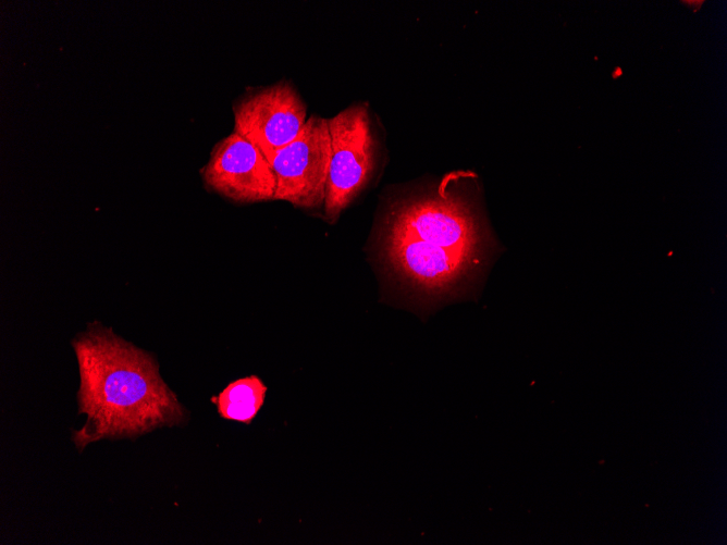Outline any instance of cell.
<instances>
[{
    "label": "cell",
    "mask_w": 727,
    "mask_h": 545,
    "mask_svg": "<svg viewBox=\"0 0 727 545\" xmlns=\"http://www.w3.org/2000/svg\"><path fill=\"white\" fill-rule=\"evenodd\" d=\"M79 371L77 400L85 425L78 449L102 438L135 437L181 424L185 410L159 373L156 359L94 322L72 342Z\"/></svg>",
    "instance_id": "cell-1"
},
{
    "label": "cell",
    "mask_w": 727,
    "mask_h": 545,
    "mask_svg": "<svg viewBox=\"0 0 727 545\" xmlns=\"http://www.w3.org/2000/svg\"><path fill=\"white\" fill-rule=\"evenodd\" d=\"M383 235L422 240L478 261L484 256L486 238L469 202L442 191L396 202L387 214Z\"/></svg>",
    "instance_id": "cell-2"
},
{
    "label": "cell",
    "mask_w": 727,
    "mask_h": 545,
    "mask_svg": "<svg viewBox=\"0 0 727 545\" xmlns=\"http://www.w3.org/2000/svg\"><path fill=\"white\" fill-rule=\"evenodd\" d=\"M331 159L324 199L325 218L336 221L370 181L378 139L369 109L353 104L328 119Z\"/></svg>",
    "instance_id": "cell-3"
},
{
    "label": "cell",
    "mask_w": 727,
    "mask_h": 545,
    "mask_svg": "<svg viewBox=\"0 0 727 545\" xmlns=\"http://www.w3.org/2000/svg\"><path fill=\"white\" fill-rule=\"evenodd\" d=\"M331 159L328 119L311 115L270 163L275 175L274 200L304 209L323 207Z\"/></svg>",
    "instance_id": "cell-4"
},
{
    "label": "cell",
    "mask_w": 727,
    "mask_h": 545,
    "mask_svg": "<svg viewBox=\"0 0 727 545\" xmlns=\"http://www.w3.org/2000/svg\"><path fill=\"white\" fill-rule=\"evenodd\" d=\"M232 109L234 132L256 145L269 162L297 137L308 119L303 98L287 80L247 89Z\"/></svg>",
    "instance_id": "cell-5"
},
{
    "label": "cell",
    "mask_w": 727,
    "mask_h": 545,
    "mask_svg": "<svg viewBox=\"0 0 727 545\" xmlns=\"http://www.w3.org/2000/svg\"><path fill=\"white\" fill-rule=\"evenodd\" d=\"M205 186L237 203L274 200L275 175L262 151L236 132L218 141L200 171Z\"/></svg>",
    "instance_id": "cell-6"
},
{
    "label": "cell",
    "mask_w": 727,
    "mask_h": 545,
    "mask_svg": "<svg viewBox=\"0 0 727 545\" xmlns=\"http://www.w3.org/2000/svg\"><path fill=\"white\" fill-rule=\"evenodd\" d=\"M385 259L393 270L416 290L430 297L457 288L481 261L422 240L383 235Z\"/></svg>",
    "instance_id": "cell-7"
},
{
    "label": "cell",
    "mask_w": 727,
    "mask_h": 545,
    "mask_svg": "<svg viewBox=\"0 0 727 545\" xmlns=\"http://www.w3.org/2000/svg\"><path fill=\"white\" fill-rule=\"evenodd\" d=\"M267 391L260 377L249 375L231 382L211 401L221 418L250 424L264 404Z\"/></svg>",
    "instance_id": "cell-8"
}]
</instances>
